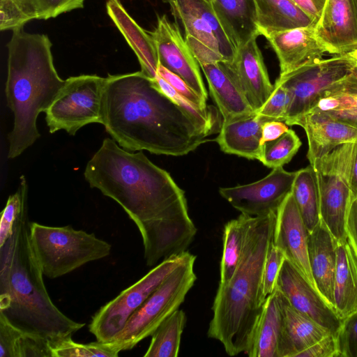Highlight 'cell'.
Masks as SVG:
<instances>
[{"label": "cell", "mask_w": 357, "mask_h": 357, "mask_svg": "<svg viewBox=\"0 0 357 357\" xmlns=\"http://www.w3.org/2000/svg\"><path fill=\"white\" fill-rule=\"evenodd\" d=\"M309 234L291 192L276 212L273 244L316 288L308 259Z\"/></svg>", "instance_id": "16"}, {"label": "cell", "mask_w": 357, "mask_h": 357, "mask_svg": "<svg viewBox=\"0 0 357 357\" xmlns=\"http://www.w3.org/2000/svg\"><path fill=\"white\" fill-rule=\"evenodd\" d=\"M356 70H357V66H356Z\"/></svg>", "instance_id": "53"}, {"label": "cell", "mask_w": 357, "mask_h": 357, "mask_svg": "<svg viewBox=\"0 0 357 357\" xmlns=\"http://www.w3.org/2000/svg\"><path fill=\"white\" fill-rule=\"evenodd\" d=\"M49 345L52 357H116L120 353L111 342L82 344L72 336L49 340Z\"/></svg>", "instance_id": "35"}, {"label": "cell", "mask_w": 357, "mask_h": 357, "mask_svg": "<svg viewBox=\"0 0 357 357\" xmlns=\"http://www.w3.org/2000/svg\"><path fill=\"white\" fill-rule=\"evenodd\" d=\"M337 340L340 357H357V311L342 321Z\"/></svg>", "instance_id": "40"}, {"label": "cell", "mask_w": 357, "mask_h": 357, "mask_svg": "<svg viewBox=\"0 0 357 357\" xmlns=\"http://www.w3.org/2000/svg\"><path fill=\"white\" fill-rule=\"evenodd\" d=\"M28 187L24 176L20 177L18 190L9 196L6 204L1 211L0 220V247L12 235L13 227L24 204L27 202Z\"/></svg>", "instance_id": "37"}, {"label": "cell", "mask_w": 357, "mask_h": 357, "mask_svg": "<svg viewBox=\"0 0 357 357\" xmlns=\"http://www.w3.org/2000/svg\"><path fill=\"white\" fill-rule=\"evenodd\" d=\"M246 11L250 14L251 17L256 22V10L254 0H238Z\"/></svg>", "instance_id": "49"}, {"label": "cell", "mask_w": 357, "mask_h": 357, "mask_svg": "<svg viewBox=\"0 0 357 357\" xmlns=\"http://www.w3.org/2000/svg\"><path fill=\"white\" fill-rule=\"evenodd\" d=\"M309 111L324 113L357 128L356 68L351 75L324 91Z\"/></svg>", "instance_id": "28"}, {"label": "cell", "mask_w": 357, "mask_h": 357, "mask_svg": "<svg viewBox=\"0 0 357 357\" xmlns=\"http://www.w3.org/2000/svg\"><path fill=\"white\" fill-rule=\"evenodd\" d=\"M308 259L315 287L334 309V284L337 265V241L320 220L310 232Z\"/></svg>", "instance_id": "23"}, {"label": "cell", "mask_w": 357, "mask_h": 357, "mask_svg": "<svg viewBox=\"0 0 357 357\" xmlns=\"http://www.w3.org/2000/svg\"><path fill=\"white\" fill-rule=\"evenodd\" d=\"M22 333L0 314V357H17V343Z\"/></svg>", "instance_id": "42"}, {"label": "cell", "mask_w": 357, "mask_h": 357, "mask_svg": "<svg viewBox=\"0 0 357 357\" xmlns=\"http://www.w3.org/2000/svg\"><path fill=\"white\" fill-rule=\"evenodd\" d=\"M302 127L308 143L307 158L312 163L346 143L357 141V128L324 113L309 111L296 119L291 126Z\"/></svg>", "instance_id": "19"}, {"label": "cell", "mask_w": 357, "mask_h": 357, "mask_svg": "<svg viewBox=\"0 0 357 357\" xmlns=\"http://www.w3.org/2000/svg\"><path fill=\"white\" fill-rule=\"evenodd\" d=\"M275 218L276 212L250 216L239 263L230 280L217 289L207 335L231 356L247 353L262 311V275Z\"/></svg>", "instance_id": "4"}, {"label": "cell", "mask_w": 357, "mask_h": 357, "mask_svg": "<svg viewBox=\"0 0 357 357\" xmlns=\"http://www.w3.org/2000/svg\"><path fill=\"white\" fill-rule=\"evenodd\" d=\"M291 192L302 219L310 232L321 220L319 194L313 167L297 171Z\"/></svg>", "instance_id": "32"}, {"label": "cell", "mask_w": 357, "mask_h": 357, "mask_svg": "<svg viewBox=\"0 0 357 357\" xmlns=\"http://www.w3.org/2000/svg\"><path fill=\"white\" fill-rule=\"evenodd\" d=\"M288 130L287 125L283 121L275 120L266 121L262 126L261 145L279 138Z\"/></svg>", "instance_id": "45"}, {"label": "cell", "mask_w": 357, "mask_h": 357, "mask_svg": "<svg viewBox=\"0 0 357 357\" xmlns=\"http://www.w3.org/2000/svg\"><path fill=\"white\" fill-rule=\"evenodd\" d=\"M256 24L260 35L315 25L292 0H254Z\"/></svg>", "instance_id": "27"}, {"label": "cell", "mask_w": 357, "mask_h": 357, "mask_svg": "<svg viewBox=\"0 0 357 357\" xmlns=\"http://www.w3.org/2000/svg\"><path fill=\"white\" fill-rule=\"evenodd\" d=\"M102 124L127 151L172 156L187 155L213 134L141 70L106 77Z\"/></svg>", "instance_id": "2"}, {"label": "cell", "mask_w": 357, "mask_h": 357, "mask_svg": "<svg viewBox=\"0 0 357 357\" xmlns=\"http://www.w3.org/2000/svg\"><path fill=\"white\" fill-rule=\"evenodd\" d=\"M32 246L43 275L54 279L109 255L112 245L93 234L70 226L30 222Z\"/></svg>", "instance_id": "6"}, {"label": "cell", "mask_w": 357, "mask_h": 357, "mask_svg": "<svg viewBox=\"0 0 357 357\" xmlns=\"http://www.w3.org/2000/svg\"><path fill=\"white\" fill-rule=\"evenodd\" d=\"M346 229L347 237L357 255V198L351 199Z\"/></svg>", "instance_id": "46"}, {"label": "cell", "mask_w": 357, "mask_h": 357, "mask_svg": "<svg viewBox=\"0 0 357 357\" xmlns=\"http://www.w3.org/2000/svg\"><path fill=\"white\" fill-rule=\"evenodd\" d=\"M354 146V142L344 144L310 163L314 169L319 190L321 220L337 241L347 238Z\"/></svg>", "instance_id": "8"}, {"label": "cell", "mask_w": 357, "mask_h": 357, "mask_svg": "<svg viewBox=\"0 0 357 357\" xmlns=\"http://www.w3.org/2000/svg\"><path fill=\"white\" fill-rule=\"evenodd\" d=\"M256 39L252 38L237 48L233 61H229L235 82L255 113L266 102L274 88Z\"/></svg>", "instance_id": "18"}, {"label": "cell", "mask_w": 357, "mask_h": 357, "mask_svg": "<svg viewBox=\"0 0 357 357\" xmlns=\"http://www.w3.org/2000/svg\"><path fill=\"white\" fill-rule=\"evenodd\" d=\"M211 4L235 50L260 36L256 22L238 0H212Z\"/></svg>", "instance_id": "31"}, {"label": "cell", "mask_w": 357, "mask_h": 357, "mask_svg": "<svg viewBox=\"0 0 357 357\" xmlns=\"http://www.w3.org/2000/svg\"><path fill=\"white\" fill-rule=\"evenodd\" d=\"M327 53L351 54L357 50V0H326L314 26Z\"/></svg>", "instance_id": "17"}, {"label": "cell", "mask_w": 357, "mask_h": 357, "mask_svg": "<svg viewBox=\"0 0 357 357\" xmlns=\"http://www.w3.org/2000/svg\"><path fill=\"white\" fill-rule=\"evenodd\" d=\"M250 218V216L241 214L224 226L219 284L225 283L230 280L239 263Z\"/></svg>", "instance_id": "33"}, {"label": "cell", "mask_w": 357, "mask_h": 357, "mask_svg": "<svg viewBox=\"0 0 357 357\" xmlns=\"http://www.w3.org/2000/svg\"><path fill=\"white\" fill-rule=\"evenodd\" d=\"M29 225L26 202L0 247V314L23 332L49 340L72 336L85 324L65 315L50 298Z\"/></svg>", "instance_id": "3"}, {"label": "cell", "mask_w": 357, "mask_h": 357, "mask_svg": "<svg viewBox=\"0 0 357 357\" xmlns=\"http://www.w3.org/2000/svg\"><path fill=\"white\" fill-rule=\"evenodd\" d=\"M207 80L210 94L224 122L246 118L256 114L235 82L229 61L200 65Z\"/></svg>", "instance_id": "22"}, {"label": "cell", "mask_w": 357, "mask_h": 357, "mask_svg": "<svg viewBox=\"0 0 357 357\" xmlns=\"http://www.w3.org/2000/svg\"><path fill=\"white\" fill-rule=\"evenodd\" d=\"M281 325V310L275 289L263 305L251 345L245 354L249 357H278Z\"/></svg>", "instance_id": "30"}, {"label": "cell", "mask_w": 357, "mask_h": 357, "mask_svg": "<svg viewBox=\"0 0 357 357\" xmlns=\"http://www.w3.org/2000/svg\"><path fill=\"white\" fill-rule=\"evenodd\" d=\"M273 90L257 114L271 120L285 121L290 104V96L287 90L278 82H275Z\"/></svg>", "instance_id": "38"}, {"label": "cell", "mask_w": 357, "mask_h": 357, "mask_svg": "<svg viewBox=\"0 0 357 357\" xmlns=\"http://www.w3.org/2000/svg\"><path fill=\"white\" fill-rule=\"evenodd\" d=\"M284 259L285 257L282 252L275 247L272 241L263 270L261 289L263 303L275 291L279 272Z\"/></svg>", "instance_id": "39"}, {"label": "cell", "mask_w": 357, "mask_h": 357, "mask_svg": "<svg viewBox=\"0 0 357 357\" xmlns=\"http://www.w3.org/2000/svg\"><path fill=\"white\" fill-rule=\"evenodd\" d=\"M180 21L190 48L205 47L231 62L236 50L224 32L211 2L206 0H162Z\"/></svg>", "instance_id": "12"}, {"label": "cell", "mask_w": 357, "mask_h": 357, "mask_svg": "<svg viewBox=\"0 0 357 357\" xmlns=\"http://www.w3.org/2000/svg\"><path fill=\"white\" fill-rule=\"evenodd\" d=\"M297 171L283 167L273 169L266 176L254 183L220 188V195L241 214L258 217L277 212L291 192Z\"/></svg>", "instance_id": "13"}, {"label": "cell", "mask_w": 357, "mask_h": 357, "mask_svg": "<svg viewBox=\"0 0 357 357\" xmlns=\"http://www.w3.org/2000/svg\"><path fill=\"white\" fill-rule=\"evenodd\" d=\"M334 310L342 321L357 311V255L347 238L337 241Z\"/></svg>", "instance_id": "26"}, {"label": "cell", "mask_w": 357, "mask_h": 357, "mask_svg": "<svg viewBox=\"0 0 357 357\" xmlns=\"http://www.w3.org/2000/svg\"><path fill=\"white\" fill-rule=\"evenodd\" d=\"M301 145L296 133L289 129L279 138L262 145L258 160L269 168L283 167L291 160Z\"/></svg>", "instance_id": "36"}, {"label": "cell", "mask_w": 357, "mask_h": 357, "mask_svg": "<svg viewBox=\"0 0 357 357\" xmlns=\"http://www.w3.org/2000/svg\"><path fill=\"white\" fill-rule=\"evenodd\" d=\"M206 1H208V2H211V3L212 1V0H206Z\"/></svg>", "instance_id": "52"}, {"label": "cell", "mask_w": 357, "mask_h": 357, "mask_svg": "<svg viewBox=\"0 0 357 357\" xmlns=\"http://www.w3.org/2000/svg\"><path fill=\"white\" fill-rule=\"evenodd\" d=\"M22 1L23 0H0V12L12 9Z\"/></svg>", "instance_id": "50"}, {"label": "cell", "mask_w": 357, "mask_h": 357, "mask_svg": "<svg viewBox=\"0 0 357 357\" xmlns=\"http://www.w3.org/2000/svg\"><path fill=\"white\" fill-rule=\"evenodd\" d=\"M52 43L46 34L13 31L7 44V105L14 114L8 135V158L21 155L40 136L38 114L46 112L65 84L54 64Z\"/></svg>", "instance_id": "5"}, {"label": "cell", "mask_w": 357, "mask_h": 357, "mask_svg": "<svg viewBox=\"0 0 357 357\" xmlns=\"http://www.w3.org/2000/svg\"><path fill=\"white\" fill-rule=\"evenodd\" d=\"M357 61L351 54L336 55L303 66L289 73L280 75L275 80L290 96V104L284 123H291L307 112L328 89L351 75Z\"/></svg>", "instance_id": "11"}, {"label": "cell", "mask_w": 357, "mask_h": 357, "mask_svg": "<svg viewBox=\"0 0 357 357\" xmlns=\"http://www.w3.org/2000/svg\"><path fill=\"white\" fill-rule=\"evenodd\" d=\"M187 321L185 313L176 310L157 328L151 335L144 357H176L181 335Z\"/></svg>", "instance_id": "34"}, {"label": "cell", "mask_w": 357, "mask_h": 357, "mask_svg": "<svg viewBox=\"0 0 357 357\" xmlns=\"http://www.w3.org/2000/svg\"><path fill=\"white\" fill-rule=\"evenodd\" d=\"M275 289L282 294L294 308L337 335L342 320L317 289L287 259L281 266Z\"/></svg>", "instance_id": "15"}, {"label": "cell", "mask_w": 357, "mask_h": 357, "mask_svg": "<svg viewBox=\"0 0 357 357\" xmlns=\"http://www.w3.org/2000/svg\"><path fill=\"white\" fill-rule=\"evenodd\" d=\"M351 199L357 198V141L354 142L353 158L350 172Z\"/></svg>", "instance_id": "48"}, {"label": "cell", "mask_w": 357, "mask_h": 357, "mask_svg": "<svg viewBox=\"0 0 357 357\" xmlns=\"http://www.w3.org/2000/svg\"><path fill=\"white\" fill-rule=\"evenodd\" d=\"M352 56L355 58V59L357 61V50L354 52L351 53Z\"/></svg>", "instance_id": "51"}, {"label": "cell", "mask_w": 357, "mask_h": 357, "mask_svg": "<svg viewBox=\"0 0 357 357\" xmlns=\"http://www.w3.org/2000/svg\"><path fill=\"white\" fill-rule=\"evenodd\" d=\"M276 291L282 314L278 357H296L331 333L310 317L294 308L282 294Z\"/></svg>", "instance_id": "21"}, {"label": "cell", "mask_w": 357, "mask_h": 357, "mask_svg": "<svg viewBox=\"0 0 357 357\" xmlns=\"http://www.w3.org/2000/svg\"><path fill=\"white\" fill-rule=\"evenodd\" d=\"M268 121L271 120L256 113L246 118L222 121L215 141L226 153L259 160L262 147V126Z\"/></svg>", "instance_id": "25"}, {"label": "cell", "mask_w": 357, "mask_h": 357, "mask_svg": "<svg viewBox=\"0 0 357 357\" xmlns=\"http://www.w3.org/2000/svg\"><path fill=\"white\" fill-rule=\"evenodd\" d=\"M106 77L81 75L66 79L46 113L50 133L64 130L75 135L82 127L103 123V97Z\"/></svg>", "instance_id": "9"}, {"label": "cell", "mask_w": 357, "mask_h": 357, "mask_svg": "<svg viewBox=\"0 0 357 357\" xmlns=\"http://www.w3.org/2000/svg\"><path fill=\"white\" fill-rule=\"evenodd\" d=\"M296 357H340L337 335L328 333Z\"/></svg>", "instance_id": "44"}, {"label": "cell", "mask_w": 357, "mask_h": 357, "mask_svg": "<svg viewBox=\"0 0 357 357\" xmlns=\"http://www.w3.org/2000/svg\"><path fill=\"white\" fill-rule=\"evenodd\" d=\"M84 0H23L1 14L4 30H15L33 20H48L73 10L82 8Z\"/></svg>", "instance_id": "29"}, {"label": "cell", "mask_w": 357, "mask_h": 357, "mask_svg": "<svg viewBox=\"0 0 357 357\" xmlns=\"http://www.w3.org/2000/svg\"><path fill=\"white\" fill-rule=\"evenodd\" d=\"M293 2L316 23L323 12L326 0H292Z\"/></svg>", "instance_id": "47"}, {"label": "cell", "mask_w": 357, "mask_h": 357, "mask_svg": "<svg viewBox=\"0 0 357 357\" xmlns=\"http://www.w3.org/2000/svg\"><path fill=\"white\" fill-rule=\"evenodd\" d=\"M196 256L189 252L186 259L150 295L131 316L111 342L119 352L130 350L151 336L157 328L183 303L197 276L194 271Z\"/></svg>", "instance_id": "7"}, {"label": "cell", "mask_w": 357, "mask_h": 357, "mask_svg": "<svg viewBox=\"0 0 357 357\" xmlns=\"http://www.w3.org/2000/svg\"><path fill=\"white\" fill-rule=\"evenodd\" d=\"M149 32L156 47L159 64L179 76L195 93L206 101L208 93L200 66L178 26L163 15L158 17L154 30Z\"/></svg>", "instance_id": "14"}, {"label": "cell", "mask_w": 357, "mask_h": 357, "mask_svg": "<svg viewBox=\"0 0 357 357\" xmlns=\"http://www.w3.org/2000/svg\"><path fill=\"white\" fill-rule=\"evenodd\" d=\"M84 175L91 188L116 202L137 225L147 266L187 251L197 229L185 192L142 151L131 153L105 138Z\"/></svg>", "instance_id": "1"}, {"label": "cell", "mask_w": 357, "mask_h": 357, "mask_svg": "<svg viewBox=\"0 0 357 357\" xmlns=\"http://www.w3.org/2000/svg\"><path fill=\"white\" fill-rule=\"evenodd\" d=\"M314 26L285 30L266 37L279 60L280 75L320 60L327 52L316 36Z\"/></svg>", "instance_id": "20"}, {"label": "cell", "mask_w": 357, "mask_h": 357, "mask_svg": "<svg viewBox=\"0 0 357 357\" xmlns=\"http://www.w3.org/2000/svg\"><path fill=\"white\" fill-rule=\"evenodd\" d=\"M158 75L167 82L174 89L184 98L202 108H207L206 101L204 100L179 76L159 64Z\"/></svg>", "instance_id": "43"}, {"label": "cell", "mask_w": 357, "mask_h": 357, "mask_svg": "<svg viewBox=\"0 0 357 357\" xmlns=\"http://www.w3.org/2000/svg\"><path fill=\"white\" fill-rule=\"evenodd\" d=\"M107 13L132 48L141 66V71L154 79L158 75V56L153 38L129 15L120 0H107Z\"/></svg>", "instance_id": "24"}, {"label": "cell", "mask_w": 357, "mask_h": 357, "mask_svg": "<svg viewBox=\"0 0 357 357\" xmlns=\"http://www.w3.org/2000/svg\"><path fill=\"white\" fill-rule=\"evenodd\" d=\"M189 252L163 259L135 283L101 307L93 316L89 331L101 342H109L150 295L186 259Z\"/></svg>", "instance_id": "10"}, {"label": "cell", "mask_w": 357, "mask_h": 357, "mask_svg": "<svg viewBox=\"0 0 357 357\" xmlns=\"http://www.w3.org/2000/svg\"><path fill=\"white\" fill-rule=\"evenodd\" d=\"M17 357H52L49 340L23 332L18 340Z\"/></svg>", "instance_id": "41"}]
</instances>
